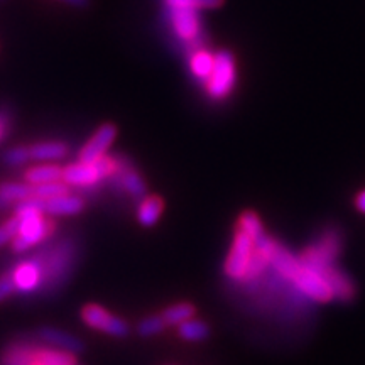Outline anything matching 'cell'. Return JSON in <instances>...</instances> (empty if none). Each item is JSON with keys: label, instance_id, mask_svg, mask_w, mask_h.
<instances>
[{"label": "cell", "instance_id": "d6a6232c", "mask_svg": "<svg viewBox=\"0 0 365 365\" xmlns=\"http://www.w3.org/2000/svg\"><path fill=\"white\" fill-rule=\"evenodd\" d=\"M9 125H11V120L6 113H0V140H4V137L7 135Z\"/></svg>", "mask_w": 365, "mask_h": 365}, {"label": "cell", "instance_id": "8fae6325", "mask_svg": "<svg viewBox=\"0 0 365 365\" xmlns=\"http://www.w3.org/2000/svg\"><path fill=\"white\" fill-rule=\"evenodd\" d=\"M112 182V188L117 191H125L127 195H130L132 198L135 200H143L148 195V186H145V181L143 180V176L137 173L132 164L127 161L124 166L120 168V171L117 175H113L112 178H108Z\"/></svg>", "mask_w": 365, "mask_h": 365}, {"label": "cell", "instance_id": "836d02e7", "mask_svg": "<svg viewBox=\"0 0 365 365\" xmlns=\"http://www.w3.org/2000/svg\"><path fill=\"white\" fill-rule=\"evenodd\" d=\"M355 205H357V208L360 210V212L365 213V190L360 191V193L357 195V198H355Z\"/></svg>", "mask_w": 365, "mask_h": 365}, {"label": "cell", "instance_id": "4316f807", "mask_svg": "<svg viewBox=\"0 0 365 365\" xmlns=\"http://www.w3.org/2000/svg\"><path fill=\"white\" fill-rule=\"evenodd\" d=\"M164 328H166V322H164L161 314H150V317H145L137 323V335L143 336V339H149V336L158 335L161 333Z\"/></svg>", "mask_w": 365, "mask_h": 365}, {"label": "cell", "instance_id": "6da1fadb", "mask_svg": "<svg viewBox=\"0 0 365 365\" xmlns=\"http://www.w3.org/2000/svg\"><path fill=\"white\" fill-rule=\"evenodd\" d=\"M76 255H78V249H76L75 242L70 239L59 240L51 247H46L34 255L41 266V274H43L41 289L44 293H54L66 284L73 267H75Z\"/></svg>", "mask_w": 365, "mask_h": 365}, {"label": "cell", "instance_id": "7c38bea8", "mask_svg": "<svg viewBox=\"0 0 365 365\" xmlns=\"http://www.w3.org/2000/svg\"><path fill=\"white\" fill-rule=\"evenodd\" d=\"M38 335L41 340L46 341V344L53 345L54 349L65 350V352H70L73 355L83 352V349H85V345L81 344V341L76 339L75 335H70V333L59 330V328L43 327L38 331Z\"/></svg>", "mask_w": 365, "mask_h": 365}, {"label": "cell", "instance_id": "d6986e66", "mask_svg": "<svg viewBox=\"0 0 365 365\" xmlns=\"http://www.w3.org/2000/svg\"><path fill=\"white\" fill-rule=\"evenodd\" d=\"M63 170L61 168L54 166V164H41V166H34L26 171V181L31 186L44 185V182L61 181Z\"/></svg>", "mask_w": 365, "mask_h": 365}, {"label": "cell", "instance_id": "5bb4252c", "mask_svg": "<svg viewBox=\"0 0 365 365\" xmlns=\"http://www.w3.org/2000/svg\"><path fill=\"white\" fill-rule=\"evenodd\" d=\"M269 261H271V266L287 281H293L294 276L301 269L299 259H296L294 255L287 249L282 247L277 240L274 242V247L271 250V254H269Z\"/></svg>", "mask_w": 365, "mask_h": 365}, {"label": "cell", "instance_id": "4dcf8cb0", "mask_svg": "<svg viewBox=\"0 0 365 365\" xmlns=\"http://www.w3.org/2000/svg\"><path fill=\"white\" fill-rule=\"evenodd\" d=\"M19 223H21V218L14 215L11 220H7L2 227H0V247L14 240V237H16L17 232H19Z\"/></svg>", "mask_w": 365, "mask_h": 365}, {"label": "cell", "instance_id": "9c48e42d", "mask_svg": "<svg viewBox=\"0 0 365 365\" xmlns=\"http://www.w3.org/2000/svg\"><path fill=\"white\" fill-rule=\"evenodd\" d=\"M117 129L112 124H103L98 130L91 135V139L80 150V161L83 163H97L107 156V150L115 140Z\"/></svg>", "mask_w": 365, "mask_h": 365}, {"label": "cell", "instance_id": "277c9868", "mask_svg": "<svg viewBox=\"0 0 365 365\" xmlns=\"http://www.w3.org/2000/svg\"><path fill=\"white\" fill-rule=\"evenodd\" d=\"M168 12H170L168 14L170 24L181 43L191 46V49L202 46L200 44V38H202V16H200V11L168 7Z\"/></svg>", "mask_w": 365, "mask_h": 365}, {"label": "cell", "instance_id": "7402d4cb", "mask_svg": "<svg viewBox=\"0 0 365 365\" xmlns=\"http://www.w3.org/2000/svg\"><path fill=\"white\" fill-rule=\"evenodd\" d=\"M314 245H317V247L322 250V252L325 254L331 262H335L341 250L340 232L335 230V228H330V230L323 232L322 237L314 242Z\"/></svg>", "mask_w": 365, "mask_h": 365}, {"label": "cell", "instance_id": "83f0119b", "mask_svg": "<svg viewBox=\"0 0 365 365\" xmlns=\"http://www.w3.org/2000/svg\"><path fill=\"white\" fill-rule=\"evenodd\" d=\"M225 0H164L166 7L171 9H193V11H210L223 6Z\"/></svg>", "mask_w": 365, "mask_h": 365}, {"label": "cell", "instance_id": "1f68e13d", "mask_svg": "<svg viewBox=\"0 0 365 365\" xmlns=\"http://www.w3.org/2000/svg\"><path fill=\"white\" fill-rule=\"evenodd\" d=\"M14 291H16V282H14L12 272H7L4 274V276H0V301L9 298Z\"/></svg>", "mask_w": 365, "mask_h": 365}, {"label": "cell", "instance_id": "cb8c5ba5", "mask_svg": "<svg viewBox=\"0 0 365 365\" xmlns=\"http://www.w3.org/2000/svg\"><path fill=\"white\" fill-rule=\"evenodd\" d=\"M178 333H180L181 339L186 341H203L208 339L210 328L207 323L191 318L188 322L181 323V325L178 327Z\"/></svg>", "mask_w": 365, "mask_h": 365}, {"label": "cell", "instance_id": "2e32d148", "mask_svg": "<svg viewBox=\"0 0 365 365\" xmlns=\"http://www.w3.org/2000/svg\"><path fill=\"white\" fill-rule=\"evenodd\" d=\"M213 65H215V54L208 51L203 46H198V48L191 49L190 54V70L191 75L195 76L196 80L207 81L208 76L212 75Z\"/></svg>", "mask_w": 365, "mask_h": 365}, {"label": "cell", "instance_id": "52a82bcc", "mask_svg": "<svg viewBox=\"0 0 365 365\" xmlns=\"http://www.w3.org/2000/svg\"><path fill=\"white\" fill-rule=\"evenodd\" d=\"M63 181L66 182L68 186H73V188L80 190H93L100 185V181L105 180L102 171H100L97 163H75L70 164V166L63 168Z\"/></svg>", "mask_w": 365, "mask_h": 365}, {"label": "cell", "instance_id": "484cf974", "mask_svg": "<svg viewBox=\"0 0 365 365\" xmlns=\"http://www.w3.org/2000/svg\"><path fill=\"white\" fill-rule=\"evenodd\" d=\"M68 188H70V186H68L63 180L53 181V182H44V185L33 186V196L34 198L43 200V202H48V200L56 198V196L66 195Z\"/></svg>", "mask_w": 365, "mask_h": 365}, {"label": "cell", "instance_id": "e575fe53", "mask_svg": "<svg viewBox=\"0 0 365 365\" xmlns=\"http://www.w3.org/2000/svg\"><path fill=\"white\" fill-rule=\"evenodd\" d=\"M65 2H68V4H71V6L81 7V6H86V2H88V0H65Z\"/></svg>", "mask_w": 365, "mask_h": 365}, {"label": "cell", "instance_id": "f1b7e54d", "mask_svg": "<svg viewBox=\"0 0 365 365\" xmlns=\"http://www.w3.org/2000/svg\"><path fill=\"white\" fill-rule=\"evenodd\" d=\"M237 230L245 232V234L252 237L255 240L259 235L264 234V227L261 220H259V215L254 212H244L237 222Z\"/></svg>", "mask_w": 365, "mask_h": 365}, {"label": "cell", "instance_id": "f546056e", "mask_svg": "<svg viewBox=\"0 0 365 365\" xmlns=\"http://www.w3.org/2000/svg\"><path fill=\"white\" fill-rule=\"evenodd\" d=\"M27 161H31V154L29 148H24V145H17V148L6 150V154H4V163L9 166H22Z\"/></svg>", "mask_w": 365, "mask_h": 365}, {"label": "cell", "instance_id": "e0dca14e", "mask_svg": "<svg viewBox=\"0 0 365 365\" xmlns=\"http://www.w3.org/2000/svg\"><path fill=\"white\" fill-rule=\"evenodd\" d=\"M29 154L33 161H59L68 154L66 144L59 140H46V143H38L29 148Z\"/></svg>", "mask_w": 365, "mask_h": 365}, {"label": "cell", "instance_id": "44dd1931", "mask_svg": "<svg viewBox=\"0 0 365 365\" xmlns=\"http://www.w3.org/2000/svg\"><path fill=\"white\" fill-rule=\"evenodd\" d=\"M0 196H2L9 205L21 203L33 196V186H31L29 182H2V185H0Z\"/></svg>", "mask_w": 365, "mask_h": 365}, {"label": "cell", "instance_id": "d4e9b609", "mask_svg": "<svg viewBox=\"0 0 365 365\" xmlns=\"http://www.w3.org/2000/svg\"><path fill=\"white\" fill-rule=\"evenodd\" d=\"M269 264H271V261H269V255L264 254L262 250L254 247V252L250 255V261L247 264V269H245L244 277H242V282H252L257 279V277L266 271Z\"/></svg>", "mask_w": 365, "mask_h": 365}, {"label": "cell", "instance_id": "ac0fdd59", "mask_svg": "<svg viewBox=\"0 0 365 365\" xmlns=\"http://www.w3.org/2000/svg\"><path fill=\"white\" fill-rule=\"evenodd\" d=\"M164 202L159 196H145L137 208V220L143 227H154L161 218Z\"/></svg>", "mask_w": 365, "mask_h": 365}, {"label": "cell", "instance_id": "5b68a950", "mask_svg": "<svg viewBox=\"0 0 365 365\" xmlns=\"http://www.w3.org/2000/svg\"><path fill=\"white\" fill-rule=\"evenodd\" d=\"M81 319L93 330L103 331L115 339H125L130 333V327L125 319L115 317L98 304H86L81 309Z\"/></svg>", "mask_w": 365, "mask_h": 365}, {"label": "cell", "instance_id": "9a60e30c", "mask_svg": "<svg viewBox=\"0 0 365 365\" xmlns=\"http://www.w3.org/2000/svg\"><path fill=\"white\" fill-rule=\"evenodd\" d=\"M83 208H85V203L80 196L66 193L44 202V215L71 217V215H78V213L83 212Z\"/></svg>", "mask_w": 365, "mask_h": 365}, {"label": "cell", "instance_id": "ffe728a7", "mask_svg": "<svg viewBox=\"0 0 365 365\" xmlns=\"http://www.w3.org/2000/svg\"><path fill=\"white\" fill-rule=\"evenodd\" d=\"M34 362L43 365H76L75 355L59 349H36Z\"/></svg>", "mask_w": 365, "mask_h": 365}, {"label": "cell", "instance_id": "30bf717a", "mask_svg": "<svg viewBox=\"0 0 365 365\" xmlns=\"http://www.w3.org/2000/svg\"><path fill=\"white\" fill-rule=\"evenodd\" d=\"M11 272L14 282H16V291H19V293L29 294L41 289L43 274H41V266L34 255L26 261H21Z\"/></svg>", "mask_w": 365, "mask_h": 365}, {"label": "cell", "instance_id": "8d00e7d4", "mask_svg": "<svg viewBox=\"0 0 365 365\" xmlns=\"http://www.w3.org/2000/svg\"><path fill=\"white\" fill-rule=\"evenodd\" d=\"M31 365H43V364H39V362H33Z\"/></svg>", "mask_w": 365, "mask_h": 365}, {"label": "cell", "instance_id": "603a6c76", "mask_svg": "<svg viewBox=\"0 0 365 365\" xmlns=\"http://www.w3.org/2000/svg\"><path fill=\"white\" fill-rule=\"evenodd\" d=\"M161 317L166 322V327H180L181 323L188 322L195 317V307L190 303H176L164 309Z\"/></svg>", "mask_w": 365, "mask_h": 365}, {"label": "cell", "instance_id": "d590c367", "mask_svg": "<svg viewBox=\"0 0 365 365\" xmlns=\"http://www.w3.org/2000/svg\"><path fill=\"white\" fill-rule=\"evenodd\" d=\"M6 207H9V203L2 198V196H0V208H6Z\"/></svg>", "mask_w": 365, "mask_h": 365}, {"label": "cell", "instance_id": "7a4b0ae2", "mask_svg": "<svg viewBox=\"0 0 365 365\" xmlns=\"http://www.w3.org/2000/svg\"><path fill=\"white\" fill-rule=\"evenodd\" d=\"M237 81L235 59L230 51L215 53L212 75L205 81V90L212 100H225L232 93Z\"/></svg>", "mask_w": 365, "mask_h": 365}, {"label": "cell", "instance_id": "8992f818", "mask_svg": "<svg viewBox=\"0 0 365 365\" xmlns=\"http://www.w3.org/2000/svg\"><path fill=\"white\" fill-rule=\"evenodd\" d=\"M254 252V239L245 232L237 230L232 244L230 254L225 261V274L230 279L242 281L245 269L250 261V255Z\"/></svg>", "mask_w": 365, "mask_h": 365}, {"label": "cell", "instance_id": "3957f363", "mask_svg": "<svg viewBox=\"0 0 365 365\" xmlns=\"http://www.w3.org/2000/svg\"><path fill=\"white\" fill-rule=\"evenodd\" d=\"M54 223L44 215L22 217L19 223V232L12 240L14 252H26L27 249L41 244L53 234Z\"/></svg>", "mask_w": 365, "mask_h": 365}, {"label": "cell", "instance_id": "ba28073f", "mask_svg": "<svg viewBox=\"0 0 365 365\" xmlns=\"http://www.w3.org/2000/svg\"><path fill=\"white\" fill-rule=\"evenodd\" d=\"M291 282H294V284L308 296V298L319 301V303H328V301L333 298V293L330 286L327 284V281L323 279L318 272L304 267L303 264H301V269Z\"/></svg>", "mask_w": 365, "mask_h": 365}, {"label": "cell", "instance_id": "4fadbf2b", "mask_svg": "<svg viewBox=\"0 0 365 365\" xmlns=\"http://www.w3.org/2000/svg\"><path fill=\"white\" fill-rule=\"evenodd\" d=\"M319 276L327 281L330 286L333 298H339L340 301H352L355 298V286L352 279L344 271L336 269L335 266L328 267Z\"/></svg>", "mask_w": 365, "mask_h": 365}]
</instances>
